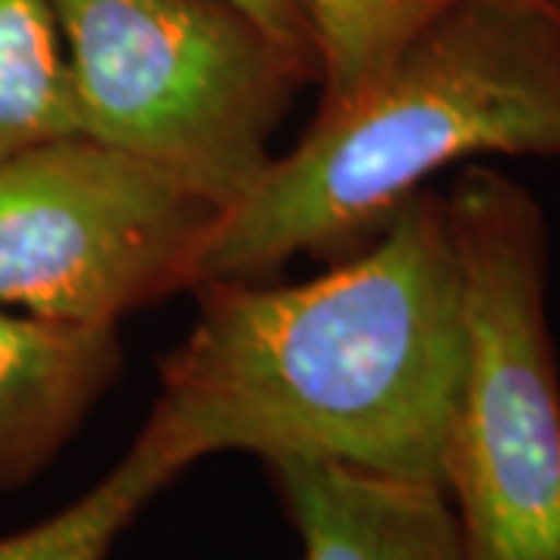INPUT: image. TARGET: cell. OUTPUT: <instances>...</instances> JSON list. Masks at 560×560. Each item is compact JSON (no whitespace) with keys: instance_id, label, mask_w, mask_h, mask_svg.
I'll return each instance as SVG.
<instances>
[{"instance_id":"7a4b0ae2","label":"cell","mask_w":560,"mask_h":560,"mask_svg":"<svg viewBox=\"0 0 560 560\" xmlns=\"http://www.w3.org/2000/svg\"><path fill=\"white\" fill-rule=\"evenodd\" d=\"M474 156L560 160L551 0H452L221 215L200 283L259 278L302 253H355L423 180Z\"/></svg>"},{"instance_id":"52a82bcc","label":"cell","mask_w":560,"mask_h":560,"mask_svg":"<svg viewBox=\"0 0 560 560\" xmlns=\"http://www.w3.org/2000/svg\"><path fill=\"white\" fill-rule=\"evenodd\" d=\"M119 371L116 324L10 315L0 305V489L35 480Z\"/></svg>"},{"instance_id":"3957f363","label":"cell","mask_w":560,"mask_h":560,"mask_svg":"<svg viewBox=\"0 0 560 560\" xmlns=\"http://www.w3.org/2000/svg\"><path fill=\"white\" fill-rule=\"evenodd\" d=\"M464 278V374L445 492L467 560H560V371L548 327V228L492 165L448 190Z\"/></svg>"},{"instance_id":"30bf717a","label":"cell","mask_w":560,"mask_h":560,"mask_svg":"<svg viewBox=\"0 0 560 560\" xmlns=\"http://www.w3.org/2000/svg\"><path fill=\"white\" fill-rule=\"evenodd\" d=\"M452 0H308L320 47V103L330 113L361 94Z\"/></svg>"},{"instance_id":"6da1fadb","label":"cell","mask_w":560,"mask_h":560,"mask_svg":"<svg viewBox=\"0 0 560 560\" xmlns=\"http://www.w3.org/2000/svg\"><path fill=\"white\" fill-rule=\"evenodd\" d=\"M150 420L190 464L302 455L445 486L464 374V278L448 200L418 190L305 283L202 280Z\"/></svg>"},{"instance_id":"5b68a950","label":"cell","mask_w":560,"mask_h":560,"mask_svg":"<svg viewBox=\"0 0 560 560\" xmlns=\"http://www.w3.org/2000/svg\"><path fill=\"white\" fill-rule=\"evenodd\" d=\"M221 209L156 165L69 135L0 160V305L116 324L200 283Z\"/></svg>"},{"instance_id":"7c38bea8","label":"cell","mask_w":560,"mask_h":560,"mask_svg":"<svg viewBox=\"0 0 560 560\" xmlns=\"http://www.w3.org/2000/svg\"><path fill=\"white\" fill-rule=\"evenodd\" d=\"M551 3H555V7H558V10H560V0H551Z\"/></svg>"},{"instance_id":"8992f818","label":"cell","mask_w":560,"mask_h":560,"mask_svg":"<svg viewBox=\"0 0 560 560\" xmlns=\"http://www.w3.org/2000/svg\"><path fill=\"white\" fill-rule=\"evenodd\" d=\"M302 541V560H467L440 482L302 455L265 458Z\"/></svg>"},{"instance_id":"9c48e42d","label":"cell","mask_w":560,"mask_h":560,"mask_svg":"<svg viewBox=\"0 0 560 560\" xmlns=\"http://www.w3.org/2000/svg\"><path fill=\"white\" fill-rule=\"evenodd\" d=\"M79 135L54 0H0V160Z\"/></svg>"},{"instance_id":"ba28073f","label":"cell","mask_w":560,"mask_h":560,"mask_svg":"<svg viewBox=\"0 0 560 560\" xmlns=\"http://www.w3.org/2000/svg\"><path fill=\"white\" fill-rule=\"evenodd\" d=\"M190 467L160 423L147 418L128 455L91 492L38 526L0 539V560H106L140 508Z\"/></svg>"},{"instance_id":"8fae6325","label":"cell","mask_w":560,"mask_h":560,"mask_svg":"<svg viewBox=\"0 0 560 560\" xmlns=\"http://www.w3.org/2000/svg\"><path fill=\"white\" fill-rule=\"evenodd\" d=\"M234 3H241L249 16H256L275 38L320 62L318 35H315L308 0H234Z\"/></svg>"},{"instance_id":"277c9868","label":"cell","mask_w":560,"mask_h":560,"mask_svg":"<svg viewBox=\"0 0 560 560\" xmlns=\"http://www.w3.org/2000/svg\"><path fill=\"white\" fill-rule=\"evenodd\" d=\"M79 135L200 194L221 215L275 162L271 138L320 62L234 0H54Z\"/></svg>"}]
</instances>
